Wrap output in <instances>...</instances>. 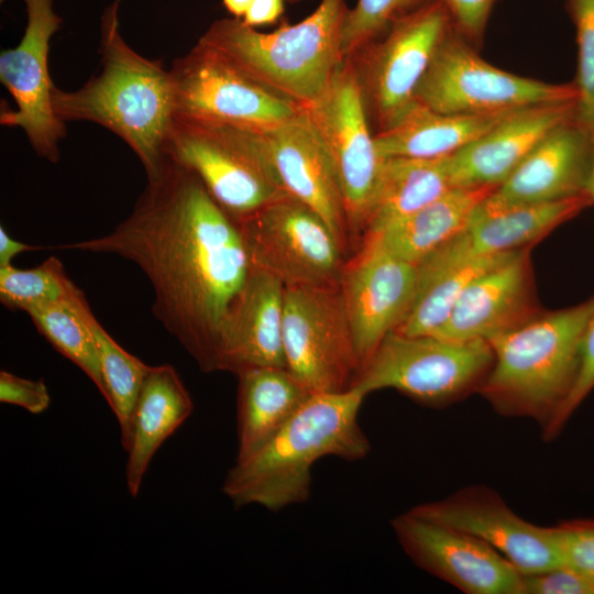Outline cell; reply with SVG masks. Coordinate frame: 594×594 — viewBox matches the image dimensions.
<instances>
[{
    "label": "cell",
    "mask_w": 594,
    "mask_h": 594,
    "mask_svg": "<svg viewBox=\"0 0 594 594\" xmlns=\"http://www.w3.org/2000/svg\"><path fill=\"white\" fill-rule=\"evenodd\" d=\"M194 403L170 364L151 366L132 417L125 466L127 488L136 497L150 462L164 441L191 415Z\"/></svg>",
    "instance_id": "obj_24"
},
{
    "label": "cell",
    "mask_w": 594,
    "mask_h": 594,
    "mask_svg": "<svg viewBox=\"0 0 594 594\" xmlns=\"http://www.w3.org/2000/svg\"><path fill=\"white\" fill-rule=\"evenodd\" d=\"M82 315L90 329L105 387L103 397L114 413L120 427L121 443H130L132 417L150 365L124 350L99 323L87 300Z\"/></svg>",
    "instance_id": "obj_30"
},
{
    "label": "cell",
    "mask_w": 594,
    "mask_h": 594,
    "mask_svg": "<svg viewBox=\"0 0 594 594\" xmlns=\"http://www.w3.org/2000/svg\"><path fill=\"white\" fill-rule=\"evenodd\" d=\"M169 73L179 114L266 131L304 109L257 84L200 42L176 58Z\"/></svg>",
    "instance_id": "obj_13"
},
{
    "label": "cell",
    "mask_w": 594,
    "mask_h": 594,
    "mask_svg": "<svg viewBox=\"0 0 594 594\" xmlns=\"http://www.w3.org/2000/svg\"><path fill=\"white\" fill-rule=\"evenodd\" d=\"M566 6L576 32V118L594 135V0H568Z\"/></svg>",
    "instance_id": "obj_34"
},
{
    "label": "cell",
    "mask_w": 594,
    "mask_h": 594,
    "mask_svg": "<svg viewBox=\"0 0 594 594\" xmlns=\"http://www.w3.org/2000/svg\"><path fill=\"white\" fill-rule=\"evenodd\" d=\"M451 188L449 156L385 157L367 208L366 237L381 232Z\"/></svg>",
    "instance_id": "obj_28"
},
{
    "label": "cell",
    "mask_w": 594,
    "mask_h": 594,
    "mask_svg": "<svg viewBox=\"0 0 594 594\" xmlns=\"http://www.w3.org/2000/svg\"><path fill=\"white\" fill-rule=\"evenodd\" d=\"M417 286V267L365 241L342 270L339 287L351 326L360 371L407 314Z\"/></svg>",
    "instance_id": "obj_18"
},
{
    "label": "cell",
    "mask_w": 594,
    "mask_h": 594,
    "mask_svg": "<svg viewBox=\"0 0 594 594\" xmlns=\"http://www.w3.org/2000/svg\"><path fill=\"white\" fill-rule=\"evenodd\" d=\"M587 193L591 196V198L593 200V204H594V164H593V168H592V174H591V178H590V183H588Z\"/></svg>",
    "instance_id": "obj_43"
},
{
    "label": "cell",
    "mask_w": 594,
    "mask_h": 594,
    "mask_svg": "<svg viewBox=\"0 0 594 594\" xmlns=\"http://www.w3.org/2000/svg\"><path fill=\"white\" fill-rule=\"evenodd\" d=\"M0 402L38 415L50 407L51 396L43 380H29L2 370L0 372Z\"/></svg>",
    "instance_id": "obj_38"
},
{
    "label": "cell",
    "mask_w": 594,
    "mask_h": 594,
    "mask_svg": "<svg viewBox=\"0 0 594 594\" xmlns=\"http://www.w3.org/2000/svg\"><path fill=\"white\" fill-rule=\"evenodd\" d=\"M576 116V100L513 111L484 135L449 156L453 187H498L558 124Z\"/></svg>",
    "instance_id": "obj_22"
},
{
    "label": "cell",
    "mask_w": 594,
    "mask_h": 594,
    "mask_svg": "<svg viewBox=\"0 0 594 594\" xmlns=\"http://www.w3.org/2000/svg\"><path fill=\"white\" fill-rule=\"evenodd\" d=\"M594 389V311L587 322L581 348V363L574 387L549 424L541 429L544 440L554 439L568 420Z\"/></svg>",
    "instance_id": "obj_36"
},
{
    "label": "cell",
    "mask_w": 594,
    "mask_h": 594,
    "mask_svg": "<svg viewBox=\"0 0 594 594\" xmlns=\"http://www.w3.org/2000/svg\"><path fill=\"white\" fill-rule=\"evenodd\" d=\"M80 289L66 274L62 262L50 256L33 268L0 267V301L8 308L28 311L75 297Z\"/></svg>",
    "instance_id": "obj_32"
},
{
    "label": "cell",
    "mask_w": 594,
    "mask_h": 594,
    "mask_svg": "<svg viewBox=\"0 0 594 594\" xmlns=\"http://www.w3.org/2000/svg\"><path fill=\"white\" fill-rule=\"evenodd\" d=\"M285 1L286 0H253L241 20L252 28L272 24L283 14Z\"/></svg>",
    "instance_id": "obj_40"
},
{
    "label": "cell",
    "mask_w": 594,
    "mask_h": 594,
    "mask_svg": "<svg viewBox=\"0 0 594 594\" xmlns=\"http://www.w3.org/2000/svg\"><path fill=\"white\" fill-rule=\"evenodd\" d=\"M260 133L286 193L316 211L344 245L349 224L341 185L305 109Z\"/></svg>",
    "instance_id": "obj_21"
},
{
    "label": "cell",
    "mask_w": 594,
    "mask_h": 594,
    "mask_svg": "<svg viewBox=\"0 0 594 594\" xmlns=\"http://www.w3.org/2000/svg\"><path fill=\"white\" fill-rule=\"evenodd\" d=\"M284 294L277 278L251 266L223 330L219 371L238 375L252 367H286Z\"/></svg>",
    "instance_id": "obj_23"
},
{
    "label": "cell",
    "mask_w": 594,
    "mask_h": 594,
    "mask_svg": "<svg viewBox=\"0 0 594 594\" xmlns=\"http://www.w3.org/2000/svg\"><path fill=\"white\" fill-rule=\"evenodd\" d=\"M578 100L574 84L518 76L484 61L454 26L420 80L415 101L441 113H490Z\"/></svg>",
    "instance_id": "obj_8"
},
{
    "label": "cell",
    "mask_w": 594,
    "mask_h": 594,
    "mask_svg": "<svg viewBox=\"0 0 594 594\" xmlns=\"http://www.w3.org/2000/svg\"><path fill=\"white\" fill-rule=\"evenodd\" d=\"M283 343L286 367L314 393L346 391L360 373L339 284L285 287Z\"/></svg>",
    "instance_id": "obj_10"
},
{
    "label": "cell",
    "mask_w": 594,
    "mask_h": 594,
    "mask_svg": "<svg viewBox=\"0 0 594 594\" xmlns=\"http://www.w3.org/2000/svg\"><path fill=\"white\" fill-rule=\"evenodd\" d=\"M286 1L289 2V3H297V2H300L302 0H286Z\"/></svg>",
    "instance_id": "obj_44"
},
{
    "label": "cell",
    "mask_w": 594,
    "mask_h": 594,
    "mask_svg": "<svg viewBox=\"0 0 594 594\" xmlns=\"http://www.w3.org/2000/svg\"><path fill=\"white\" fill-rule=\"evenodd\" d=\"M594 298L543 311L487 340L494 352L481 394L506 417L529 418L543 429L570 396Z\"/></svg>",
    "instance_id": "obj_4"
},
{
    "label": "cell",
    "mask_w": 594,
    "mask_h": 594,
    "mask_svg": "<svg viewBox=\"0 0 594 594\" xmlns=\"http://www.w3.org/2000/svg\"><path fill=\"white\" fill-rule=\"evenodd\" d=\"M110 233L56 245L114 254L148 278L152 310L205 372L219 371L228 318L251 272L238 222L188 168L166 156Z\"/></svg>",
    "instance_id": "obj_1"
},
{
    "label": "cell",
    "mask_w": 594,
    "mask_h": 594,
    "mask_svg": "<svg viewBox=\"0 0 594 594\" xmlns=\"http://www.w3.org/2000/svg\"><path fill=\"white\" fill-rule=\"evenodd\" d=\"M513 111L441 113L415 102L396 123L376 132L375 142L384 158L446 157L484 135Z\"/></svg>",
    "instance_id": "obj_25"
},
{
    "label": "cell",
    "mask_w": 594,
    "mask_h": 594,
    "mask_svg": "<svg viewBox=\"0 0 594 594\" xmlns=\"http://www.w3.org/2000/svg\"><path fill=\"white\" fill-rule=\"evenodd\" d=\"M554 529L562 564L594 583V519H572Z\"/></svg>",
    "instance_id": "obj_35"
},
{
    "label": "cell",
    "mask_w": 594,
    "mask_h": 594,
    "mask_svg": "<svg viewBox=\"0 0 594 594\" xmlns=\"http://www.w3.org/2000/svg\"><path fill=\"white\" fill-rule=\"evenodd\" d=\"M593 164L594 135L576 116L570 118L553 128L473 215L588 195Z\"/></svg>",
    "instance_id": "obj_17"
},
{
    "label": "cell",
    "mask_w": 594,
    "mask_h": 594,
    "mask_svg": "<svg viewBox=\"0 0 594 594\" xmlns=\"http://www.w3.org/2000/svg\"><path fill=\"white\" fill-rule=\"evenodd\" d=\"M431 0H358L341 30V54L349 58L381 38L399 19Z\"/></svg>",
    "instance_id": "obj_33"
},
{
    "label": "cell",
    "mask_w": 594,
    "mask_h": 594,
    "mask_svg": "<svg viewBox=\"0 0 594 594\" xmlns=\"http://www.w3.org/2000/svg\"><path fill=\"white\" fill-rule=\"evenodd\" d=\"M452 25L443 1L431 0L349 57L377 132L396 123L416 102V89Z\"/></svg>",
    "instance_id": "obj_9"
},
{
    "label": "cell",
    "mask_w": 594,
    "mask_h": 594,
    "mask_svg": "<svg viewBox=\"0 0 594 594\" xmlns=\"http://www.w3.org/2000/svg\"><path fill=\"white\" fill-rule=\"evenodd\" d=\"M411 510L484 541L521 574L562 565L554 526L529 522L486 485L466 486L446 498L419 504Z\"/></svg>",
    "instance_id": "obj_16"
},
{
    "label": "cell",
    "mask_w": 594,
    "mask_h": 594,
    "mask_svg": "<svg viewBox=\"0 0 594 594\" xmlns=\"http://www.w3.org/2000/svg\"><path fill=\"white\" fill-rule=\"evenodd\" d=\"M344 0H321L295 24L260 32L241 19L215 21L198 40L257 84L301 108L327 89L341 54Z\"/></svg>",
    "instance_id": "obj_5"
},
{
    "label": "cell",
    "mask_w": 594,
    "mask_h": 594,
    "mask_svg": "<svg viewBox=\"0 0 594 594\" xmlns=\"http://www.w3.org/2000/svg\"><path fill=\"white\" fill-rule=\"evenodd\" d=\"M522 594H594V583L562 564L522 574Z\"/></svg>",
    "instance_id": "obj_37"
},
{
    "label": "cell",
    "mask_w": 594,
    "mask_h": 594,
    "mask_svg": "<svg viewBox=\"0 0 594 594\" xmlns=\"http://www.w3.org/2000/svg\"><path fill=\"white\" fill-rule=\"evenodd\" d=\"M454 29L469 41H479L484 33L496 0H442Z\"/></svg>",
    "instance_id": "obj_39"
},
{
    "label": "cell",
    "mask_w": 594,
    "mask_h": 594,
    "mask_svg": "<svg viewBox=\"0 0 594 594\" xmlns=\"http://www.w3.org/2000/svg\"><path fill=\"white\" fill-rule=\"evenodd\" d=\"M515 251L472 260L443 272L417 278L410 307L394 331L407 336L433 334L446 322L466 286Z\"/></svg>",
    "instance_id": "obj_29"
},
{
    "label": "cell",
    "mask_w": 594,
    "mask_h": 594,
    "mask_svg": "<svg viewBox=\"0 0 594 594\" xmlns=\"http://www.w3.org/2000/svg\"><path fill=\"white\" fill-rule=\"evenodd\" d=\"M80 290L75 297L29 309L26 314L46 340L76 364L103 396L99 359L90 329L82 315L86 301Z\"/></svg>",
    "instance_id": "obj_31"
},
{
    "label": "cell",
    "mask_w": 594,
    "mask_h": 594,
    "mask_svg": "<svg viewBox=\"0 0 594 594\" xmlns=\"http://www.w3.org/2000/svg\"><path fill=\"white\" fill-rule=\"evenodd\" d=\"M405 553L420 569L465 594H522V574L476 537L407 510L392 520Z\"/></svg>",
    "instance_id": "obj_15"
},
{
    "label": "cell",
    "mask_w": 594,
    "mask_h": 594,
    "mask_svg": "<svg viewBox=\"0 0 594 594\" xmlns=\"http://www.w3.org/2000/svg\"><path fill=\"white\" fill-rule=\"evenodd\" d=\"M253 0H222L224 8L233 18L242 19Z\"/></svg>",
    "instance_id": "obj_42"
},
{
    "label": "cell",
    "mask_w": 594,
    "mask_h": 594,
    "mask_svg": "<svg viewBox=\"0 0 594 594\" xmlns=\"http://www.w3.org/2000/svg\"><path fill=\"white\" fill-rule=\"evenodd\" d=\"M26 26L20 43L0 54V81L15 101V109L1 108L0 123L20 128L35 153L53 163L61 158L66 123L53 107V84L48 69L50 42L63 20L53 0H23Z\"/></svg>",
    "instance_id": "obj_14"
},
{
    "label": "cell",
    "mask_w": 594,
    "mask_h": 594,
    "mask_svg": "<svg viewBox=\"0 0 594 594\" xmlns=\"http://www.w3.org/2000/svg\"><path fill=\"white\" fill-rule=\"evenodd\" d=\"M530 246L475 277L463 290L446 322L433 333L451 340H490L528 321L537 304Z\"/></svg>",
    "instance_id": "obj_19"
},
{
    "label": "cell",
    "mask_w": 594,
    "mask_h": 594,
    "mask_svg": "<svg viewBox=\"0 0 594 594\" xmlns=\"http://www.w3.org/2000/svg\"><path fill=\"white\" fill-rule=\"evenodd\" d=\"M42 249L38 245H31L14 240L2 226L0 227V267L12 265V260L21 253Z\"/></svg>",
    "instance_id": "obj_41"
},
{
    "label": "cell",
    "mask_w": 594,
    "mask_h": 594,
    "mask_svg": "<svg viewBox=\"0 0 594 594\" xmlns=\"http://www.w3.org/2000/svg\"><path fill=\"white\" fill-rule=\"evenodd\" d=\"M112 0L100 19L101 69L80 88L53 89V107L65 123L88 121L122 139L142 163L146 176L166 158L165 146L176 102L169 70L162 61L134 51L123 38L119 12Z\"/></svg>",
    "instance_id": "obj_2"
},
{
    "label": "cell",
    "mask_w": 594,
    "mask_h": 594,
    "mask_svg": "<svg viewBox=\"0 0 594 594\" xmlns=\"http://www.w3.org/2000/svg\"><path fill=\"white\" fill-rule=\"evenodd\" d=\"M238 376L237 460H243L268 442L314 392L287 367H252Z\"/></svg>",
    "instance_id": "obj_26"
},
{
    "label": "cell",
    "mask_w": 594,
    "mask_h": 594,
    "mask_svg": "<svg viewBox=\"0 0 594 594\" xmlns=\"http://www.w3.org/2000/svg\"><path fill=\"white\" fill-rule=\"evenodd\" d=\"M305 111L337 172L349 227L364 228L384 157L351 58L341 61L327 89Z\"/></svg>",
    "instance_id": "obj_12"
},
{
    "label": "cell",
    "mask_w": 594,
    "mask_h": 594,
    "mask_svg": "<svg viewBox=\"0 0 594 594\" xmlns=\"http://www.w3.org/2000/svg\"><path fill=\"white\" fill-rule=\"evenodd\" d=\"M165 154L190 169L235 221L289 196L260 131L176 113Z\"/></svg>",
    "instance_id": "obj_6"
},
{
    "label": "cell",
    "mask_w": 594,
    "mask_h": 594,
    "mask_svg": "<svg viewBox=\"0 0 594 594\" xmlns=\"http://www.w3.org/2000/svg\"><path fill=\"white\" fill-rule=\"evenodd\" d=\"M367 395L358 386L338 393H312L262 448L228 471L222 492L237 506L258 505L277 512L308 499L311 468L324 457L364 459L370 442L359 424Z\"/></svg>",
    "instance_id": "obj_3"
},
{
    "label": "cell",
    "mask_w": 594,
    "mask_h": 594,
    "mask_svg": "<svg viewBox=\"0 0 594 594\" xmlns=\"http://www.w3.org/2000/svg\"><path fill=\"white\" fill-rule=\"evenodd\" d=\"M496 187H453L446 194L366 237L389 253L418 264L430 253L455 237L469 222L475 208Z\"/></svg>",
    "instance_id": "obj_27"
},
{
    "label": "cell",
    "mask_w": 594,
    "mask_h": 594,
    "mask_svg": "<svg viewBox=\"0 0 594 594\" xmlns=\"http://www.w3.org/2000/svg\"><path fill=\"white\" fill-rule=\"evenodd\" d=\"M237 222L252 267L285 287L339 284L343 245L305 204L287 196Z\"/></svg>",
    "instance_id": "obj_11"
},
{
    "label": "cell",
    "mask_w": 594,
    "mask_h": 594,
    "mask_svg": "<svg viewBox=\"0 0 594 594\" xmlns=\"http://www.w3.org/2000/svg\"><path fill=\"white\" fill-rule=\"evenodd\" d=\"M592 205L590 195H582L487 216L472 213L468 224L455 237L416 264L417 278L472 260L531 246Z\"/></svg>",
    "instance_id": "obj_20"
},
{
    "label": "cell",
    "mask_w": 594,
    "mask_h": 594,
    "mask_svg": "<svg viewBox=\"0 0 594 594\" xmlns=\"http://www.w3.org/2000/svg\"><path fill=\"white\" fill-rule=\"evenodd\" d=\"M494 362L488 341L451 340L433 334L389 332L354 384L366 395L392 388L431 407L480 392Z\"/></svg>",
    "instance_id": "obj_7"
},
{
    "label": "cell",
    "mask_w": 594,
    "mask_h": 594,
    "mask_svg": "<svg viewBox=\"0 0 594 594\" xmlns=\"http://www.w3.org/2000/svg\"><path fill=\"white\" fill-rule=\"evenodd\" d=\"M1 1H3V0H1Z\"/></svg>",
    "instance_id": "obj_45"
}]
</instances>
